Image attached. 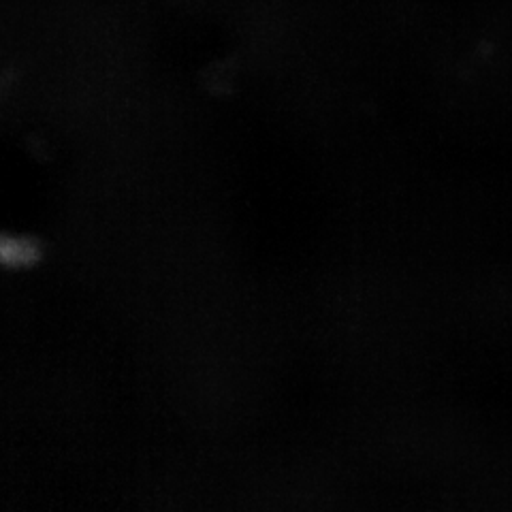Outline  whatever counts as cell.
Segmentation results:
<instances>
[]
</instances>
